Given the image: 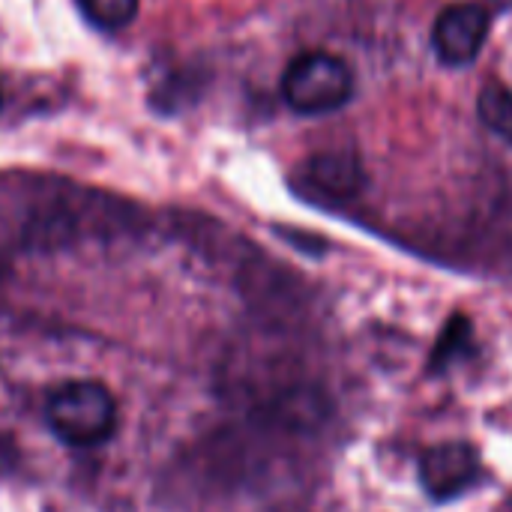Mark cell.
Here are the masks:
<instances>
[{"label": "cell", "mask_w": 512, "mask_h": 512, "mask_svg": "<svg viewBox=\"0 0 512 512\" xmlns=\"http://www.w3.org/2000/svg\"><path fill=\"white\" fill-rule=\"evenodd\" d=\"M45 420L63 444L90 450L114 435L117 402L99 381H69L48 396Z\"/></svg>", "instance_id": "1"}, {"label": "cell", "mask_w": 512, "mask_h": 512, "mask_svg": "<svg viewBox=\"0 0 512 512\" xmlns=\"http://www.w3.org/2000/svg\"><path fill=\"white\" fill-rule=\"evenodd\" d=\"M354 93V75L348 63L330 51L297 54L282 75V96L291 111L321 117L339 111Z\"/></svg>", "instance_id": "2"}, {"label": "cell", "mask_w": 512, "mask_h": 512, "mask_svg": "<svg viewBox=\"0 0 512 512\" xmlns=\"http://www.w3.org/2000/svg\"><path fill=\"white\" fill-rule=\"evenodd\" d=\"M489 27H492V15H489L486 6H480V3H453L438 15V21L432 27L435 54L447 66H468L483 51Z\"/></svg>", "instance_id": "3"}, {"label": "cell", "mask_w": 512, "mask_h": 512, "mask_svg": "<svg viewBox=\"0 0 512 512\" xmlns=\"http://www.w3.org/2000/svg\"><path fill=\"white\" fill-rule=\"evenodd\" d=\"M480 474H483L480 456L465 441L438 444L426 450L420 459V480L435 501H450L468 492L480 480Z\"/></svg>", "instance_id": "4"}, {"label": "cell", "mask_w": 512, "mask_h": 512, "mask_svg": "<svg viewBox=\"0 0 512 512\" xmlns=\"http://www.w3.org/2000/svg\"><path fill=\"white\" fill-rule=\"evenodd\" d=\"M300 186L327 201H348L363 186V168L348 153H318L300 168Z\"/></svg>", "instance_id": "5"}, {"label": "cell", "mask_w": 512, "mask_h": 512, "mask_svg": "<svg viewBox=\"0 0 512 512\" xmlns=\"http://www.w3.org/2000/svg\"><path fill=\"white\" fill-rule=\"evenodd\" d=\"M477 114L483 120L486 129H492L495 135H501L504 141L512 144V90L504 87L501 81H489L480 90L477 99Z\"/></svg>", "instance_id": "6"}, {"label": "cell", "mask_w": 512, "mask_h": 512, "mask_svg": "<svg viewBox=\"0 0 512 512\" xmlns=\"http://www.w3.org/2000/svg\"><path fill=\"white\" fill-rule=\"evenodd\" d=\"M75 3L81 15L102 30H120L138 12V0H75Z\"/></svg>", "instance_id": "7"}]
</instances>
